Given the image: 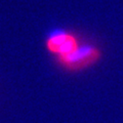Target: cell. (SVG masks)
I'll use <instances>...</instances> for the list:
<instances>
[{
    "mask_svg": "<svg viewBox=\"0 0 123 123\" xmlns=\"http://www.w3.org/2000/svg\"><path fill=\"white\" fill-rule=\"evenodd\" d=\"M83 40L73 31L64 28L51 29L46 34L44 47L55 62L71 55L83 44Z\"/></svg>",
    "mask_w": 123,
    "mask_h": 123,
    "instance_id": "obj_1",
    "label": "cell"
},
{
    "mask_svg": "<svg viewBox=\"0 0 123 123\" xmlns=\"http://www.w3.org/2000/svg\"><path fill=\"white\" fill-rule=\"evenodd\" d=\"M103 59V51L94 43L84 41L83 44L65 59L55 63L64 71L69 73H80L98 65Z\"/></svg>",
    "mask_w": 123,
    "mask_h": 123,
    "instance_id": "obj_2",
    "label": "cell"
}]
</instances>
